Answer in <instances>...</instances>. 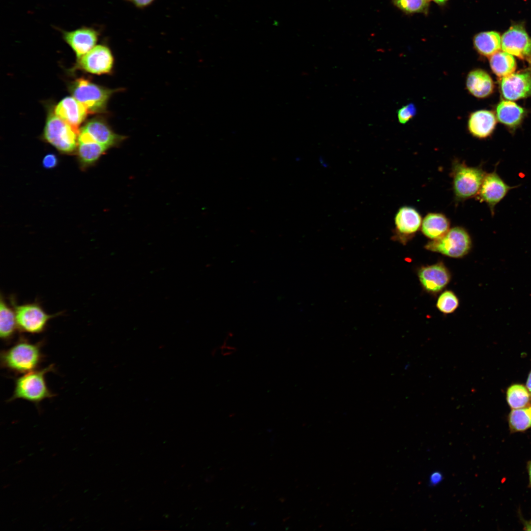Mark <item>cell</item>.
Returning <instances> with one entry per match:
<instances>
[{
	"label": "cell",
	"mask_w": 531,
	"mask_h": 531,
	"mask_svg": "<svg viewBox=\"0 0 531 531\" xmlns=\"http://www.w3.org/2000/svg\"><path fill=\"white\" fill-rule=\"evenodd\" d=\"M43 344V341L31 342L21 336L12 346L1 351V367L16 375L36 370L44 358Z\"/></svg>",
	"instance_id": "1"
},
{
	"label": "cell",
	"mask_w": 531,
	"mask_h": 531,
	"mask_svg": "<svg viewBox=\"0 0 531 531\" xmlns=\"http://www.w3.org/2000/svg\"><path fill=\"white\" fill-rule=\"evenodd\" d=\"M55 371L54 364L22 374L14 380L13 394L8 400L12 402L20 399L38 406L43 400L55 396L48 388L45 379L46 374Z\"/></svg>",
	"instance_id": "2"
},
{
	"label": "cell",
	"mask_w": 531,
	"mask_h": 531,
	"mask_svg": "<svg viewBox=\"0 0 531 531\" xmlns=\"http://www.w3.org/2000/svg\"><path fill=\"white\" fill-rule=\"evenodd\" d=\"M450 173L456 202L476 197L486 174L482 165L468 166L464 161L457 159L452 161Z\"/></svg>",
	"instance_id": "3"
},
{
	"label": "cell",
	"mask_w": 531,
	"mask_h": 531,
	"mask_svg": "<svg viewBox=\"0 0 531 531\" xmlns=\"http://www.w3.org/2000/svg\"><path fill=\"white\" fill-rule=\"evenodd\" d=\"M9 302L15 312L18 330L23 333H42L46 330L49 321L61 314H48L35 301L18 304L13 295L9 297Z\"/></svg>",
	"instance_id": "4"
},
{
	"label": "cell",
	"mask_w": 531,
	"mask_h": 531,
	"mask_svg": "<svg viewBox=\"0 0 531 531\" xmlns=\"http://www.w3.org/2000/svg\"><path fill=\"white\" fill-rule=\"evenodd\" d=\"M118 90L99 86L84 78L75 80L69 88L72 96L91 114L105 112L111 96Z\"/></svg>",
	"instance_id": "5"
},
{
	"label": "cell",
	"mask_w": 531,
	"mask_h": 531,
	"mask_svg": "<svg viewBox=\"0 0 531 531\" xmlns=\"http://www.w3.org/2000/svg\"><path fill=\"white\" fill-rule=\"evenodd\" d=\"M79 132L52 112L49 114L44 129V139L63 153L77 148Z\"/></svg>",
	"instance_id": "6"
},
{
	"label": "cell",
	"mask_w": 531,
	"mask_h": 531,
	"mask_svg": "<svg viewBox=\"0 0 531 531\" xmlns=\"http://www.w3.org/2000/svg\"><path fill=\"white\" fill-rule=\"evenodd\" d=\"M471 244V239L467 231L461 227L457 226L449 229L441 237L429 242L425 248L448 257L460 258L469 252Z\"/></svg>",
	"instance_id": "7"
},
{
	"label": "cell",
	"mask_w": 531,
	"mask_h": 531,
	"mask_svg": "<svg viewBox=\"0 0 531 531\" xmlns=\"http://www.w3.org/2000/svg\"><path fill=\"white\" fill-rule=\"evenodd\" d=\"M498 163L496 165L493 172L486 174L475 197L477 200L487 205L492 216L494 215L496 205L505 197L511 189L519 186H510L504 182L497 172Z\"/></svg>",
	"instance_id": "8"
},
{
	"label": "cell",
	"mask_w": 531,
	"mask_h": 531,
	"mask_svg": "<svg viewBox=\"0 0 531 531\" xmlns=\"http://www.w3.org/2000/svg\"><path fill=\"white\" fill-rule=\"evenodd\" d=\"M113 64L114 57L110 49L105 45H97L78 59L76 67L92 74L101 75L110 73Z\"/></svg>",
	"instance_id": "9"
},
{
	"label": "cell",
	"mask_w": 531,
	"mask_h": 531,
	"mask_svg": "<svg viewBox=\"0 0 531 531\" xmlns=\"http://www.w3.org/2000/svg\"><path fill=\"white\" fill-rule=\"evenodd\" d=\"M501 48L522 59L531 58V38L520 25L512 26L502 35Z\"/></svg>",
	"instance_id": "10"
},
{
	"label": "cell",
	"mask_w": 531,
	"mask_h": 531,
	"mask_svg": "<svg viewBox=\"0 0 531 531\" xmlns=\"http://www.w3.org/2000/svg\"><path fill=\"white\" fill-rule=\"evenodd\" d=\"M500 88L503 96L509 100L531 96V73L520 71L502 78Z\"/></svg>",
	"instance_id": "11"
},
{
	"label": "cell",
	"mask_w": 531,
	"mask_h": 531,
	"mask_svg": "<svg viewBox=\"0 0 531 531\" xmlns=\"http://www.w3.org/2000/svg\"><path fill=\"white\" fill-rule=\"evenodd\" d=\"M80 131L88 134L94 142L109 148L118 146L126 138L125 136L115 133L107 122L99 117L89 120L80 129Z\"/></svg>",
	"instance_id": "12"
},
{
	"label": "cell",
	"mask_w": 531,
	"mask_h": 531,
	"mask_svg": "<svg viewBox=\"0 0 531 531\" xmlns=\"http://www.w3.org/2000/svg\"><path fill=\"white\" fill-rule=\"evenodd\" d=\"M62 37L78 59L96 46L98 33L93 28L83 27L71 31H62Z\"/></svg>",
	"instance_id": "13"
},
{
	"label": "cell",
	"mask_w": 531,
	"mask_h": 531,
	"mask_svg": "<svg viewBox=\"0 0 531 531\" xmlns=\"http://www.w3.org/2000/svg\"><path fill=\"white\" fill-rule=\"evenodd\" d=\"M88 113L86 107L73 96L64 98L55 108V115L79 133V126L85 119Z\"/></svg>",
	"instance_id": "14"
},
{
	"label": "cell",
	"mask_w": 531,
	"mask_h": 531,
	"mask_svg": "<svg viewBox=\"0 0 531 531\" xmlns=\"http://www.w3.org/2000/svg\"><path fill=\"white\" fill-rule=\"evenodd\" d=\"M422 221L420 213L414 208L400 207L394 218L395 236L402 239L413 236L419 229Z\"/></svg>",
	"instance_id": "15"
},
{
	"label": "cell",
	"mask_w": 531,
	"mask_h": 531,
	"mask_svg": "<svg viewBox=\"0 0 531 531\" xmlns=\"http://www.w3.org/2000/svg\"><path fill=\"white\" fill-rule=\"evenodd\" d=\"M418 276L423 287L431 292L442 290L450 280L447 269L440 264L422 267L419 271Z\"/></svg>",
	"instance_id": "16"
},
{
	"label": "cell",
	"mask_w": 531,
	"mask_h": 531,
	"mask_svg": "<svg viewBox=\"0 0 531 531\" xmlns=\"http://www.w3.org/2000/svg\"><path fill=\"white\" fill-rule=\"evenodd\" d=\"M497 123L494 114L490 111L479 110L472 113L469 118L468 127L474 137L484 139L493 133Z\"/></svg>",
	"instance_id": "17"
},
{
	"label": "cell",
	"mask_w": 531,
	"mask_h": 531,
	"mask_svg": "<svg viewBox=\"0 0 531 531\" xmlns=\"http://www.w3.org/2000/svg\"><path fill=\"white\" fill-rule=\"evenodd\" d=\"M466 87L469 91L477 98H485L490 95L494 90L492 79L485 71L476 69L468 74Z\"/></svg>",
	"instance_id": "18"
},
{
	"label": "cell",
	"mask_w": 531,
	"mask_h": 531,
	"mask_svg": "<svg viewBox=\"0 0 531 531\" xmlns=\"http://www.w3.org/2000/svg\"><path fill=\"white\" fill-rule=\"evenodd\" d=\"M448 218L441 213H428L422 221L421 229L426 237L432 240L438 239L449 230Z\"/></svg>",
	"instance_id": "19"
},
{
	"label": "cell",
	"mask_w": 531,
	"mask_h": 531,
	"mask_svg": "<svg viewBox=\"0 0 531 531\" xmlns=\"http://www.w3.org/2000/svg\"><path fill=\"white\" fill-rule=\"evenodd\" d=\"M18 330L16 317L12 306L6 302L2 294L0 298V336L5 343L9 344Z\"/></svg>",
	"instance_id": "20"
},
{
	"label": "cell",
	"mask_w": 531,
	"mask_h": 531,
	"mask_svg": "<svg viewBox=\"0 0 531 531\" xmlns=\"http://www.w3.org/2000/svg\"><path fill=\"white\" fill-rule=\"evenodd\" d=\"M473 43L476 51L481 55L487 57H490L499 51L501 48L500 35L494 31H484L476 34L473 37Z\"/></svg>",
	"instance_id": "21"
},
{
	"label": "cell",
	"mask_w": 531,
	"mask_h": 531,
	"mask_svg": "<svg viewBox=\"0 0 531 531\" xmlns=\"http://www.w3.org/2000/svg\"><path fill=\"white\" fill-rule=\"evenodd\" d=\"M498 120L510 127H515L521 122L524 116V109L510 101L503 100L496 108Z\"/></svg>",
	"instance_id": "22"
},
{
	"label": "cell",
	"mask_w": 531,
	"mask_h": 531,
	"mask_svg": "<svg viewBox=\"0 0 531 531\" xmlns=\"http://www.w3.org/2000/svg\"><path fill=\"white\" fill-rule=\"evenodd\" d=\"M489 62L493 72L501 79L514 73L516 68L512 55L504 51H499L491 56Z\"/></svg>",
	"instance_id": "23"
},
{
	"label": "cell",
	"mask_w": 531,
	"mask_h": 531,
	"mask_svg": "<svg viewBox=\"0 0 531 531\" xmlns=\"http://www.w3.org/2000/svg\"><path fill=\"white\" fill-rule=\"evenodd\" d=\"M78 158L82 168L94 164L109 148L97 143H79Z\"/></svg>",
	"instance_id": "24"
},
{
	"label": "cell",
	"mask_w": 531,
	"mask_h": 531,
	"mask_svg": "<svg viewBox=\"0 0 531 531\" xmlns=\"http://www.w3.org/2000/svg\"><path fill=\"white\" fill-rule=\"evenodd\" d=\"M511 432H524L531 427V406L515 409L508 416Z\"/></svg>",
	"instance_id": "25"
},
{
	"label": "cell",
	"mask_w": 531,
	"mask_h": 531,
	"mask_svg": "<svg viewBox=\"0 0 531 531\" xmlns=\"http://www.w3.org/2000/svg\"><path fill=\"white\" fill-rule=\"evenodd\" d=\"M530 396L528 390L521 384L512 385L507 391V402L513 409L526 407L529 403Z\"/></svg>",
	"instance_id": "26"
},
{
	"label": "cell",
	"mask_w": 531,
	"mask_h": 531,
	"mask_svg": "<svg viewBox=\"0 0 531 531\" xmlns=\"http://www.w3.org/2000/svg\"><path fill=\"white\" fill-rule=\"evenodd\" d=\"M393 4L408 14L427 12L430 0H392Z\"/></svg>",
	"instance_id": "27"
},
{
	"label": "cell",
	"mask_w": 531,
	"mask_h": 531,
	"mask_svg": "<svg viewBox=\"0 0 531 531\" xmlns=\"http://www.w3.org/2000/svg\"><path fill=\"white\" fill-rule=\"evenodd\" d=\"M459 304L458 299L451 291H446L439 297L437 307L441 312L448 314L454 312Z\"/></svg>",
	"instance_id": "28"
},
{
	"label": "cell",
	"mask_w": 531,
	"mask_h": 531,
	"mask_svg": "<svg viewBox=\"0 0 531 531\" xmlns=\"http://www.w3.org/2000/svg\"><path fill=\"white\" fill-rule=\"evenodd\" d=\"M416 113V109L413 104H409L399 109L397 112L399 121L402 124L407 123Z\"/></svg>",
	"instance_id": "29"
},
{
	"label": "cell",
	"mask_w": 531,
	"mask_h": 531,
	"mask_svg": "<svg viewBox=\"0 0 531 531\" xmlns=\"http://www.w3.org/2000/svg\"><path fill=\"white\" fill-rule=\"evenodd\" d=\"M58 163V159L57 156L53 153L46 154L43 159L42 165L47 169H51L55 168Z\"/></svg>",
	"instance_id": "30"
},
{
	"label": "cell",
	"mask_w": 531,
	"mask_h": 531,
	"mask_svg": "<svg viewBox=\"0 0 531 531\" xmlns=\"http://www.w3.org/2000/svg\"><path fill=\"white\" fill-rule=\"evenodd\" d=\"M138 7L143 8L150 4L154 0H131Z\"/></svg>",
	"instance_id": "31"
},
{
	"label": "cell",
	"mask_w": 531,
	"mask_h": 531,
	"mask_svg": "<svg viewBox=\"0 0 531 531\" xmlns=\"http://www.w3.org/2000/svg\"><path fill=\"white\" fill-rule=\"evenodd\" d=\"M442 475L439 472H435L432 473L430 477V482L432 484H437L442 480Z\"/></svg>",
	"instance_id": "32"
},
{
	"label": "cell",
	"mask_w": 531,
	"mask_h": 531,
	"mask_svg": "<svg viewBox=\"0 0 531 531\" xmlns=\"http://www.w3.org/2000/svg\"><path fill=\"white\" fill-rule=\"evenodd\" d=\"M527 470L529 475V485L531 487V460L529 461L527 464Z\"/></svg>",
	"instance_id": "33"
},
{
	"label": "cell",
	"mask_w": 531,
	"mask_h": 531,
	"mask_svg": "<svg viewBox=\"0 0 531 531\" xmlns=\"http://www.w3.org/2000/svg\"><path fill=\"white\" fill-rule=\"evenodd\" d=\"M527 387L531 396V371L529 374L527 382Z\"/></svg>",
	"instance_id": "34"
},
{
	"label": "cell",
	"mask_w": 531,
	"mask_h": 531,
	"mask_svg": "<svg viewBox=\"0 0 531 531\" xmlns=\"http://www.w3.org/2000/svg\"><path fill=\"white\" fill-rule=\"evenodd\" d=\"M437 4L442 5L444 4L448 0H433Z\"/></svg>",
	"instance_id": "35"
},
{
	"label": "cell",
	"mask_w": 531,
	"mask_h": 531,
	"mask_svg": "<svg viewBox=\"0 0 531 531\" xmlns=\"http://www.w3.org/2000/svg\"><path fill=\"white\" fill-rule=\"evenodd\" d=\"M24 460H25L24 459H21V460H19L18 462H17L16 463H17V464L21 463L22 462L24 461Z\"/></svg>",
	"instance_id": "36"
},
{
	"label": "cell",
	"mask_w": 531,
	"mask_h": 531,
	"mask_svg": "<svg viewBox=\"0 0 531 531\" xmlns=\"http://www.w3.org/2000/svg\"><path fill=\"white\" fill-rule=\"evenodd\" d=\"M9 486V485H5V486L3 487V488H5L6 487H8Z\"/></svg>",
	"instance_id": "37"
},
{
	"label": "cell",
	"mask_w": 531,
	"mask_h": 531,
	"mask_svg": "<svg viewBox=\"0 0 531 531\" xmlns=\"http://www.w3.org/2000/svg\"><path fill=\"white\" fill-rule=\"evenodd\" d=\"M56 454H57L56 453H54V454H53V455H52V456H53V457H54V456H56Z\"/></svg>",
	"instance_id": "38"
},
{
	"label": "cell",
	"mask_w": 531,
	"mask_h": 531,
	"mask_svg": "<svg viewBox=\"0 0 531 531\" xmlns=\"http://www.w3.org/2000/svg\"><path fill=\"white\" fill-rule=\"evenodd\" d=\"M73 519H74V518H72L71 519V520H70V521H72V520H74Z\"/></svg>",
	"instance_id": "39"
},
{
	"label": "cell",
	"mask_w": 531,
	"mask_h": 531,
	"mask_svg": "<svg viewBox=\"0 0 531 531\" xmlns=\"http://www.w3.org/2000/svg\"><path fill=\"white\" fill-rule=\"evenodd\" d=\"M530 59V63H531V58Z\"/></svg>",
	"instance_id": "40"
}]
</instances>
